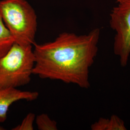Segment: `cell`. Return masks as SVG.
<instances>
[{
  "instance_id": "6",
  "label": "cell",
  "mask_w": 130,
  "mask_h": 130,
  "mask_svg": "<svg viewBox=\"0 0 130 130\" xmlns=\"http://www.w3.org/2000/svg\"><path fill=\"white\" fill-rule=\"evenodd\" d=\"M92 130H126L123 120L116 115H112L109 119L101 118L91 126Z\"/></svg>"
},
{
  "instance_id": "10",
  "label": "cell",
  "mask_w": 130,
  "mask_h": 130,
  "mask_svg": "<svg viewBox=\"0 0 130 130\" xmlns=\"http://www.w3.org/2000/svg\"><path fill=\"white\" fill-rule=\"evenodd\" d=\"M4 130V129L3 127H2L1 126H0V130Z\"/></svg>"
},
{
  "instance_id": "3",
  "label": "cell",
  "mask_w": 130,
  "mask_h": 130,
  "mask_svg": "<svg viewBox=\"0 0 130 130\" xmlns=\"http://www.w3.org/2000/svg\"><path fill=\"white\" fill-rule=\"evenodd\" d=\"M32 46L14 42L0 58V88H18L30 83L35 63Z\"/></svg>"
},
{
  "instance_id": "2",
  "label": "cell",
  "mask_w": 130,
  "mask_h": 130,
  "mask_svg": "<svg viewBox=\"0 0 130 130\" xmlns=\"http://www.w3.org/2000/svg\"><path fill=\"white\" fill-rule=\"evenodd\" d=\"M0 16L15 43L23 46L35 43L37 17L26 0L1 1Z\"/></svg>"
},
{
  "instance_id": "9",
  "label": "cell",
  "mask_w": 130,
  "mask_h": 130,
  "mask_svg": "<svg viewBox=\"0 0 130 130\" xmlns=\"http://www.w3.org/2000/svg\"><path fill=\"white\" fill-rule=\"evenodd\" d=\"M35 115L33 113H29L24 118L21 123L17 126L13 130H34L33 122L35 120Z\"/></svg>"
},
{
  "instance_id": "5",
  "label": "cell",
  "mask_w": 130,
  "mask_h": 130,
  "mask_svg": "<svg viewBox=\"0 0 130 130\" xmlns=\"http://www.w3.org/2000/svg\"><path fill=\"white\" fill-rule=\"evenodd\" d=\"M39 96L37 92L23 91L15 88H0V122L6 120L10 107L19 100L32 101Z\"/></svg>"
},
{
  "instance_id": "4",
  "label": "cell",
  "mask_w": 130,
  "mask_h": 130,
  "mask_svg": "<svg viewBox=\"0 0 130 130\" xmlns=\"http://www.w3.org/2000/svg\"><path fill=\"white\" fill-rule=\"evenodd\" d=\"M116 5L110 14L109 24L115 31L113 51L122 67L128 64L130 56V0H115Z\"/></svg>"
},
{
  "instance_id": "8",
  "label": "cell",
  "mask_w": 130,
  "mask_h": 130,
  "mask_svg": "<svg viewBox=\"0 0 130 130\" xmlns=\"http://www.w3.org/2000/svg\"><path fill=\"white\" fill-rule=\"evenodd\" d=\"M35 122L39 130H57L56 121L52 120L46 114L43 113L35 118Z\"/></svg>"
},
{
  "instance_id": "7",
  "label": "cell",
  "mask_w": 130,
  "mask_h": 130,
  "mask_svg": "<svg viewBox=\"0 0 130 130\" xmlns=\"http://www.w3.org/2000/svg\"><path fill=\"white\" fill-rule=\"evenodd\" d=\"M14 42V38L0 16V58L8 52Z\"/></svg>"
},
{
  "instance_id": "1",
  "label": "cell",
  "mask_w": 130,
  "mask_h": 130,
  "mask_svg": "<svg viewBox=\"0 0 130 130\" xmlns=\"http://www.w3.org/2000/svg\"><path fill=\"white\" fill-rule=\"evenodd\" d=\"M100 35L96 28L87 34L65 32L53 42L35 43L33 74L88 88L89 70L98 54Z\"/></svg>"
}]
</instances>
